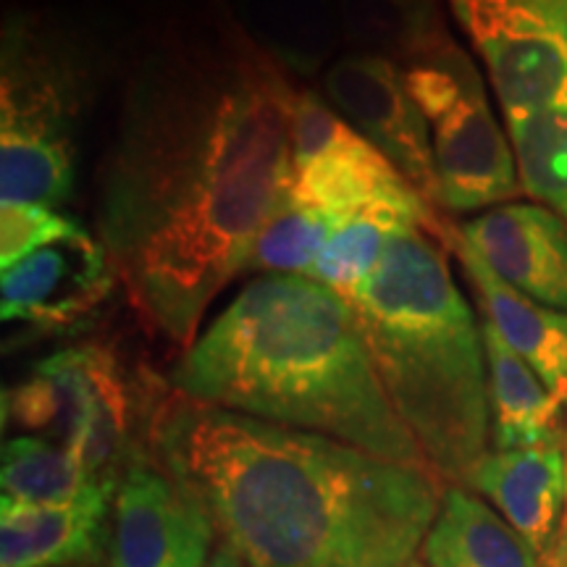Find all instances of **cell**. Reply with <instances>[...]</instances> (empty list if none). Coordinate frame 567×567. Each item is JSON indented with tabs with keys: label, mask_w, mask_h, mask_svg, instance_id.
<instances>
[{
	"label": "cell",
	"mask_w": 567,
	"mask_h": 567,
	"mask_svg": "<svg viewBox=\"0 0 567 567\" xmlns=\"http://www.w3.org/2000/svg\"><path fill=\"white\" fill-rule=\"evenodd\" d=\"M295 95L245 38L166 59L132 92L97 229L134 313L182 350L287 195Z\"/></svg>",
	"instance_id": "cell-1"
},
{
	"label": "cell",
	"mask_w": 567,
	"mask_h": 567,
	"mask_svg": "<svg viewBox=\"0 0 567 567\" xmlns=\"http://www.w3.org/2000/svg\"><path fill=\"white\" fill-rule=\"evenodd\" d=\"M153 446L250 567H408L444 496L429 467L176 392Z\"/></svg>",
	"instance_id": "cell-2"
},
{
	"label": "cell",
	"mask_w": 567,
	"mask_h": 567,
	"mask_svg": "<svg viewBox=\"0 0 567 567\" xmlns=\"http://www.w3.org/2000/svg\"><path fill=\"white\" fill-rule=\"evenodd\" d=\"M172 386L203 405L431 471L389 400L352 302L305 274L245 287L182 352Z\"/></svg>",
	"instance_id": "cell-3"
},
{
	"label": "cell",
	"mask_w": 567,
	"mask_h": 567,
	"mask_svg": "<svg viewBox=\"0 0 567 567\" xmlns=\"http://www.w3.org/2000/svg\"><path fill=\"white\" fill-rule=\"evenodd\" d=\"M396 413L439 481L465 486L492 442L484 334L439 234L405 226L347 297Z\"/></svg>",
	"instance_id": "cell-4"
},
{
	"label": "cell",
	"mask_w": 567,
	"mask_h": 567,
	"mask_svg": "<svg viewBox=\"0 0 567 567\" xmlns=\"http://www.w3.org/2000/svg\"><path fill=\"white\" fill-rule=\"evenodd\" d=\"M408 84L434 145L439 205L467 213L523 193L515 153L496 124L478 71L444 34L405 53Z\"/></svg>",
	"instance_id": "cell-5"
},
{
	"label": "cell",
	"mask_w": 567,
	"mask_h": 567,
	"mask_svg": "<svg viewBox=\"0 0 567 567\" xmlns=\"http://www.w3.org/2000/svg\"><path fill=\"white\" fill-rule=\"evenodd\" d=\"M6 423L42 431L87 467L90 476L118 486L130 460L132 405L116 354L103 347H71L40 360L6 392Z\"/></svg>",
	"instance_id": "cell-6"
},
{
	"label": "cell",
	"mask_w": 567,
	"mask_h": 567,
	"mask_svg": "<svg viewBox=\"0 0 567 567\" xmlns=\"http://www.w3.org/2000/svg\"><path fill=\"white\" fill-rule=\"evenodd\" d=\"M289 137L292 174L287 197L344 221L373 205H392L434 234L442 229L444 221L431 210L434 205L425 203L394 163L316 92L295 95Z\"/></svg>",
	"instance_id": "cell-7"
},
{
	"label": "cell",
	"mask_w": 567,
	"mask_h": 567,
	"mask_svg": "<svg viewBox=\"0 0 567 567\" xmlns=\"http://www.w3.org/2000/svg\"><path fill=\"white\" fill-rule=\"evenodd\" d=\"M69 92L40 53L13 45L3 59L0 195L3 203L55 208L71 193Z\"/></svg>",
	"instance_id": "cell-8"
},
{
	"label": "cell",
	"mask_w": 567,
	"mask_h": 567,
	"mask_svg": "<svg viewBox=\"0 0 567 567\" xmlns=\"http://www.w3.org/2000/svg\"><path fill=\"white\" fill-rule=\"evenodd\" d=\"M218 530L158 457H134L113 502L111 567H205Z\"/></svg>",
	"instance_id": "cell-9"
},
{
	"label": "cell",
	"mask_w": 567,
	"mask_h": 567,
	"mask_svg": "<svg viewBox=\"0 0 567 567\" xmlns=\"http://www.w3.org/2000/svg\"><path fill=\"white\" fill-rule=\"evenodd\" d=\"M505 116L567 105V48L515 0H450Z\"/></svg>",
	"instance_id": "cell-10"
},
{
	"label": "cell",
	"mask_w": 567,
	"mask_h": 567,
	"mask_svg": "<svg viewBox=\"0 0 567 567\" xmlns=\"http://www.w3.org/2000/svg\"><path fill=\"white\" fill-rule=\"evenodd\" d=\"M326 92L354 130L373 142L429 205H439V182L429 122L402 69L381 55H344L326 71Z\"/></svg>",
	"instance_id": "cell-11"
},
{
	"label": "cell",
	"mask_w": 567,
	"mask_h": 567,
	"mask_svg": "<svg viewBox=\"0 0 567 567\" xmlns=\"http://www.w3.org/2000/svg\"><path fill=\"white\" fill-rule=\"evenodd\" d=\"M103 245L80 229L74 237L42 247L0 281V313L9 323L63 326L76 321L109 295L113 281Z\"/></svg>",
	"instance_id": "cell-12"
},
{
	"label": "cell",
	"mask_w": 567,
	"mask_h": 567,
	"mask_svg": "<svg viewBox=\"0 0 567 567\" xmlns=\"http://www.w3.org/2000/svg\"><path fill=\"white\" fill-rule=\"evenodd\" d=\"M460 231L509 287L567 313V224L547 205H496Z\"/></svg>",
	"instance_id": "cell-13"
},
{
	"label": "cell",
	"mask_w": 567,
	"mask_h": 567,
	"mask_svg": "<svg viewBox=\"0 0 567 567\" xmlns=\"http://www.w3.org/2000/svg\"><path fill=\"white\" fill-rule=\"evenodd\" d=\"M534 547L547 555L555 547L567 507L565 442L526 450H488L465 481Z\"/></svg>",
	"instance_id": "cell-14"
},
{
	"label": "cell",
	"mask_w": 567,
	"mask_h": 567,
	"mask_svg": "<svg viewBox=\"0 0 567 567\" xmlns=\"http://www.w3.org/2000/svg\"><path fill=\"white\" fill-rule=\"evenodd\" d=\"M439 239L450 252L457 255L467 279L476 287L484 318L494 323L502 339L520 354L544 386L567 402V313L530 300L520 289L509 287L492 266L481 258L460 231V226L442 224Z\"/></svg>",
	"instance_id": "cell-15"
},
{
	"label": "cell",
	"mask_w": 567,
	"mask_h": 567,
	"mask_svg": "<svg viewBox=\"0 0 567 567\" xmlns=\"http://www.w3.org/2000/svg\"><path fill=\"white\" fill-rule=\"evenodd\" d=\"M118 486H101L74 502L27 505L0 502V567H66L101 555L109 499Z\"/></svg>",
	"instance_id": "cell-16"
},
{
	"label": "cell",
	"mask_w": 567,
	"mask_h": 567,
	"mask_svg": "<svg viewBox=\"0 0 567 567\" xmlns=\"http://www.w3.org/2000/svg\"><path fill=\"white\" fill-rule=\"evenodd\" d=\"M425 567H542V555L492 505L450 486L421 544Z\"/></svg>",
	"instance_id": "cell-17"
},
{
	"label": "cell",
	"mask_w": 567,
	"mask_h": 567,
	"mask_svg": "<svg viewBox=\"0 0 567 567\" xmlns=\"http://www.w3.org/2000/svg\"><path fill=\"white\" fill-rule=\"evenodd\" d=\"M488 368V408H492L494 450H526L559 442L563 402L544 386L526 360L502 339L492 321L481 323Z\"/></svg>",
	"instance_id": "cell-18"
},
{
	"label": "cell",
	"mask_w": 567,
	"mask_h": 567,
	"mask_svg": "<svg viewBox=\"0 0 567 567\" xmlns=\"http://www.w3.org/2000/svg\"><path fill=\"white\" fill-rule=\"evenodd\" d=\"M3 496L27 505H61L82 499L103 484L63 444L40 436H17L3 444Z\"/></svg>",
	"instance_id": "cell-19"
},
{
	"label": "cell",
	"mask_w": 567,
	"mask_h": 567,
	"mask_svg": "<svg viewBox=\"0 0 567 567\" xmlns=\"http://www.w3.org/2000/svg\"><path fill=\"white\" fill-rule=\"evenodd\" d=\"M405 226L423 224H417L410 213L392 208V205H373V208L360 210L358 216L347 218L339 226V231L326 243L323 252L318 255L313 268L305 276L323 281L326 287L350 297L379 268L392 239Z\"/></svg>",
	"instance_id": "cell-20"
},
{
	"label": "cell",
	"mask_w": 567,
	"mask_h": 567,
	"mask_svg": "<svg viewBox=\"0 0 567 567\" xmlns=\"http://www.w3.org/2000/svg\"><path fill=\"white\" fill-rule=\"evenodd\" d=\"M505 118L523 193L567 224V105Z\"/></svg>",
	"instance_id": "cell-21"
},
{
	"label": "cell",
	"mask_w": 567,
	"mask_h": 567,
	"mask_svg": "<svg viewBox=\"0 0 567 567\" xmlns=\"http://www.w3.org/2000/svg\"><path fill=\"white\" fill-rule=\"evenodd\" d=\"M342 224L344 218L334 213L310 208L284 195L255 239L247 271L308 274Z\"/></svg>",
	"instance_id": "cell-22"
},
{
	"label": "cell",
	"mask_w": 567,
	"mask_h": 567,
	"mask_svg": "<svg viewBox=\"0 0 567 567\" xmlns=\"http://www.w3.org/2000/svg\"><path fill=\"white\" fill-rule=\"evenodd\" d=\"M347 11L354 27L396 40L405 53L444 34L434 0H347Z\"/></svg>",
	"instance_id": "cell-23"
},
{
	"label": "cell",
	"mask_w": 567,
	"mask_h": 567,
	"mask_svg": "<svg viewBox=\"0 0 567 567\" xmlns=\"http://www.w3.org/2000/svg\"><path fill=\"white\" fill-rule=\"evenodd\" d=\"M80 226L45 205H0V266L11 268L42 247L74 237Z\"/></svg>",
	"instance_id": "cell-24"
},
{
	"label": "cell",
	"mask_w": 567,
	"mask_h": 567,
	"mask_svg": "<svg viewBox=\"0 0 567 567\" xmlns=\"http://www.w3.org/2000/svg\"><path fill=\"white\" fill-rule=\"evenodd\" d=\"M515 3L536 13L567 48V0H515Z\"/></svg>",
	"instance_id": "cell-25"
},
{
	"label": "cell",
	"mask_w": 567,
	"mask_h": 567,
	"mask_svg": "<svg viewBox=\"0 0 567 567\" xmlns=\"http://www.w3.org/2000/svg\"><path fill=\"white\" fill-rule=\"evenodd\" d=\"M205 567H250V565H247L245 559L229 547V544H221V547L213 549V555Z\"/></svg>",
	"instance_id": "cell-26"
},
{
	"label": "cell",
	"mask_w": 567,
	"mask_h": 567,
	"mask_svg": "<svg viewBox=\"0 0 567 567\" xmlns=\"http://www.w3.org/2000/svg\"><path fill=\"white\" fill-rule=\"evenodd\" d=\"M542 567H567V542L563 536H557L555 547L542 557Z\"/></svg>",
	"instance_id": "cell-27"
},
{
	"label": "cell",
	"mask_w": 567,
	"mask_h": 567,
	"mask_svg": "<svg viewBox=\"0 0 567 567\" xmlns=\"http://www.w3.org/2000/svg\"><path fill=\"white\" fill-rule=\"evenodd\" d=\"M565 460H567V431H565ZM559 534L567 536V507H565V517H563V528H559Z\"/></svg>",
	"instance_id": "cell-28"
},
{
	"label": "cell",
	"mask_w": 567,
	"mask_h": 567,
	"mask_svg": "<svg viewBox=\"0 0 567 567\" xmlns=\"http://www.w3.org/2000/svg\"><path fill=\"white\" fill-rule=\"evenodd\" d=\"M408 567H425V565H423V559H413Z\"/></svg>",
	"instance_id": "cell-29"
},
{
	"label": "cell",
	"mask_w": 567,
	"mask_h": 567,
	"mask_svg": "<svg viewBox=\"0 0 567 567\" xmlns=\"http://www.w3.org/2000/svg\"><path fill=\"white\" fill-rule=\"evenodd\" d=\"M559 536H563V534H559ZM565 538V542H567V536H563Z\"/></svg>",
	"instance_id": "cell-30"
}]
</instances>
